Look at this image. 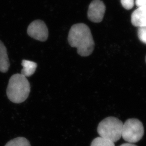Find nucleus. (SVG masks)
Masks as SVG:
<instances>
[{"mask_svg": "<svg viewBox=\"0 0 146 146\" xmlns=\"http://www.w3.org/2000/svg\"><path fill=\"white\" fill-rule=\"evenodd\" d=\"M123 123L115 117H107L98 124L97 132L100 137L116 142L121 138Z\"/></svg>", "mask_w": 146, "mask_h": 146, "instance_id": "obj_3", "label": "nucleus"}, {"mask_svg": "<svg viewBox=\"0 0 146 146\" xmlns=\"http://www.w3.org/2000/svg\"><path fill=\"white\" fill-rule=\"evenodd\" d=\"M136 4L138 7H141L146 4V0H136Z\"/></svg>", "mask_w": 146, "mask_h": 146, "instance_id": "obj_14", "label": "nucleus"}, {"mask_svg": "<svg viewBox=\"0 0 146 146\" xmlns=\"http://www.w3.org/2000/svg\"><path fill=\"white\" fill-rule=\"evenodd\" d=\"M131 23L135 27L146 26V4L134 11L131 15Z\"/></svg>", "mask_w": 146, "mask_h": 146, "instance_id": "obj_7", "label": "nucleus"}, {"mask_svg": "<svg viewBox=\"0 0 146 146\" xmlns=\"http://www.w3.org/2000/svg\"><path fill=\"white\" fill-rule=\"evenodd\" d=\"M10 67V62L7 54V49L0 40V72L5 73Z\"/></svg>", "mask_w": 146, "mask_h": 146, "instance_id": "obj_8", "label": "nucleus"}, {"mask_svg": "<svg viewBox=\"0 0 146 146\" xmlns=\"http://www.w3.org/2000/svg\"><path fill=\"white\" fill-rule=\"evenodd\" d=\"M27 34L30 37L40 41H45L48 36V31L43 21H33L28 26Z\"/></svg>", "mask_w": 146, "mask_h": 146, "instance_id": "obj_5", "label": "nucleus"}, {"mask_svg": "<svg viewBox=\"0 0 146 146\" xmlns=\"http://www.w3.org/2000/svg\"><path fill=\"white\" fill-rule=\"evenodd\" d=\"M106 7L101 0H94L90 4L87 12L88 19L92 22L99 23L102 21Z\"/></svg>", "mask_w": 146, "mask_h": 146, "instance_id": "obj_6", "label": "nucleus"}, {"mask_svg": "<svg viewBox=\"0 0 146 146\" xmlns=\"http://www.w3.org/2000/svg\"><path fill=\"white\" fill-rule=\"evenodd\" d=\"M30 92V83L25 76L17 73L10 78L6 94L11 102L16 104L24 102L29 97Z\"/></svg>", "mask_w": 146, "mask_h": 146, "instance_id": "obj_2", "label": "nucleus"}, {"mask_svg": "<svg viewBox=\"0 0 146 146\" xmlns=\"http://www.w3.org/2000/svg\"><path fill=\"white\" fill-rule=\"evenodd\" d=\"M68 43L72 47L77 49L81 56H88L94 48V42L89 28L84 23L73 25L68 36Z\"/></svg>", "mask_w": 146, "mask_h": 146, "instance_id": "obj_1", "label": "nucleus"}, {"mask_svg": "<svg viewBox=\"0 0 146 146\" xmlns=\"http://www.w3.org/2000/svg\"><path fill=\"white\" fill-rule=\"evenodd\" d=\"M138 37L142 43L146 44V26L139 27L138 31Z\"/></svg>", "mask_w": 146, "mask_h": 146, "instance_id": "obj_12", "label": "nucleus"}, {"mask_svg": "<svg viewBox=\"0 0 146 146\" xmlns=\"http://www.w3.org/2000/svg\"><path fill=\"white\" fill-rule=\"evenodd\" d=\"M144 133L143 125L137 119H129L123 124L121 137L128 143L138 142L142 139Z\"/></svg>", "mask_w": 146, "mask_h": 146, "instance_id": "obj_4", "label": "nucleus"}, {"mask_svg": "<svg viewBox=\"0 0 146 146\" xmlns=\"http://www.w3.org/2000/svg\"><path fill=\"white\" fill-rule=\"evenodd\" d=\"M120 146H137L134 144L133 143H124L122 145H120Z\"/></svg>", "mask_w": 146, "mask_h": 146, "instance_id": "obj_15", "label": "nucleus"}, {"mask_svg": "<svg viewBox=\"0 0 146 146\" xmlns=\"http://www.w3.org/2000/svg\"><path fill=\"white\" fill-rule=\"evenodd\" d=\"M123 7L127 10H130L134 6V0H121Z\"/></svg>", "mask_w": 146, "mask_h": 146, "instance_id": "obj_13", "label": "nucleus"}, {"mask_svg": "<svg viewBox=\"0 0 146 146\" xmlns=\"http://www.w3.org/2000/svg\"><path fill=\"white\" fill-rule=\"evenodd\" d=\"M90 146H115V144L109 139L99 137L93 139Z\"/></svg>", "mask_w": 146, "mask_h": 146, "instance_id": "obj_11", "label": "nucleus"}, {"mask_svg": "<svg viewBox=\"0 0 146 146\" xmlns=\"http://www.w3.org/2000/svg\"></svg>", "mask_w": 146, "mask_h": 146, "instance_id": "obj_16", "label": "nucleus"}, {"mask_svg": "<svg viewBox=\"0 0 146 146\" xmlns=\"http://www.w3.org/2000/svg\"><path fill=\"white\" fill-rule=\"evenodd\" d=\"M4 146H31L28 139L24 137H18L11 139Z\"/></svg>", "mask_w": 146, "mask_h": 146, "instance_id": "obj_10", "label": "nucleus"}, {"mask_svg": "<svg viewBox=\"0 0 146 146\" xmlns=\"http://www.w3.org/2000/svg\"><path fill=\"white\" fill-rule=\"evenodd\" d=\"M21 65L23 68L21 71V74L26 78L32 75L37 67V64L36 62L26 60H22Z\"/></svg>", "mask_w": 146, "mask_h": 146, "instance_id": "obj_9", "label": "nucleus"}]
</instances>
